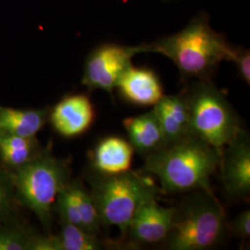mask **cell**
<instances>
[{
  "label": "cell",
  "instance_id": "9a60e30c",
  "mask_svg": "<svg viewBox=\"0 0 250 250\" xmlns=\"http://www.w3.org/2000/svg\"><path fill=\"white\" fill-rule=\"evenodd\" d=\"M48 108H11L0 106V134L36 137L48 121Z\"/></svg>",
  "mask_w": 250,
  "mask_h": 250
},
{
  "label": "cell",
  "instance_id": "4fadbf2b",
  "mask_svg": "<svg viewBox=\"0 0 250 250\" xmlns=\"http://www.w3.org/2000/svg\"><path fill=\"white\" fill-rule=\"evenodd\" d=\"M161 124L165 146L177 143L191 134L189 112L184 92L163 96L154 106Z\"/></svg>",
  "mask_w": 250,
  "mask_h": 250
},
{
  "label": "cell",
  "instance_id": "7a4b0ae2",
  "mask_svg": "<svg viewBox=\"0 0 250 250\" xmlns=\"http://www.w3.org/2000/svg\"><path fill=\"white\" fill-rule=\"evenodd\" d=\"M146 45L147 52L164 55L185 80H208L223 61L232 60L234 48L206 21L197 20L172 36Z\"/></svg>",
  "mask_w": 250,
  "mask_h": 250
},
{
  "label": "cell",
  "instance_id": "ba28073f",
  "mask_svg": "<svg viewBox=\"0 0 250 250\" xmlns=\"http://www.w3.org/2000/svg\"><path fill=\"white\" fill-rule=\"evenodd\" d=\"M219 168L227 198L232 202L249 200L250 137L245 129H242L222 149Z\"/></svg>",
  "mask_w": 250,
  "mask_h": 250
},
{
  "label": "cell",
  "instance_id": "ffe728a7",
  "mask_svg": "<svg viewBox=\"0 0 250 250\" xmlns=\"http://www.w3.org/2000/svg\"><path fill=\"white\" fill-rule=\"evenodd\" d=\"M17 199L11 174L7 168L0 165V224L14 220Z\"/></svg>",
  "mask_w": 250,
  "mask_h": 250
},
{
  "label": "cell",
  "instance_id": "8fae6325",
  "mask_svg": "<svg viewBox=\"0 0 250 250\" xmlns=\"http://www.w3.org/2000/svg\"><path fill=\"white\" fill-rule=\"evenodd\" d=\"M116 88L127 102L139 107H154L164 96L156 73L131 65L118 81Z\"/></svg>",
  "mask_w": 250,
  "mask_h": 250
},
{
  "label": "cell",
  "instance_id": "7c38bea8",
  "mask_svg": "<svg viewBox=\"0 0 250 250\" xmlns=\"http://www.w3.org/2000/svg\"><path fill=\"white\" fill-rule=\"evenodd\" d=\"M134 147L125 138L110 135L96 145L91 155V165L96 173L116 175L131 170Z\"/></svg>",
  "mask_w": 250,
  "mask_h": 250
},
{
  "label": "cell",
  "instance_id": "7402d4cb",
  "mask_svg": "<svg viewBox=\"0 0 250 250\" xmlns=\"http://www.w3.org/2000/svg\"><path fill=\"white\" fill-rule=\"evenodd\" d=\"M231 62L235 64L238 74L242 80L248 85L250 83V50L234 48Z\"/></svg>",
  "mask_w": 250,
  "mask_h": 250
},
{
  "label": "cell",
  "instance_id": "ac0fdd59",
  "mask_svg": "<svg viewBox=\"0 0 250 250\" xmlns=\"http://www.w3.org/2000/svg\"><path fill=\"white\" fill-rule=\"evenodd\" d=\"M71 184L80 217L82 230L99 235L103 224L91 194L78 181L72 180Z\"/></svg>",
  "mask_w": 250,
  "mask_h": 250
},
{
  "label": "cell",
  "instance_id": "9c48e42d",
  "mask_svg": "<svg viewBox=\"0 0 250 250\" xmlns=\"http://www.w3.org/2000/svg\"><path fill=\"white\" fill-rule=\"evenodd\" d=\"M173 208L160 205L157 199L141 206L130 222L125 237L131 247L163 244L169 236Z\"/></svg>",
  "mask_w": 250,
  "mask_h": 250
},
{
  "label": "cell",
  "instance_id": "e0dca14e",
  "mask_svg": "<svg viewBox=\"0 0 250 250\" xmlns=\"http://www.w3.org/2000/svg\"><path fill=\"white\" fill-rule=\"evenodd\" d=\"M62 250H120L127 247L110 240H104L97 234L84 232L79 227L62 221L61 232L57 234Z\"/></svg>",
  "mask_w": 250,
  "mask_h": 250
},
{
  "label": "cell",
  "instance_id": "5b68a950",
  "mask_svg": "<svg viewBox=\"0 0 250 250\" xmlns=\"http://www.w3.org/2000/svg\"><path fill=\"white\" fill-rule=\"evenodd\" d=\"M9 171L17 203L34 212L48 231L56 199L71 180L68 163L44 149L33 161Z\"/></svg>",
  "mask_w": 250,
  "mask_h": 250
},
{
  "label": "cell",
  "instance_id": "5bb4252c",
  "mask_svg": "<svg viewBox=\"0 0 250 250\" xmlns=\"http://www.w3.org/2000/svg\"><path fill=\"white\" fill-rule=\"evenodd\" d=\"M124 126L134 151L144 158L165 147L161 124L154 107L139 116L125 119Z\"/></svg>",
  "mask_w": 250,
  "mask_h": 250
},
{
  "label": "cell",
  "instance_id": "3957f363",
  "mask_svg": "<svg viewBox=\"0 0 250 250\" xmlns=\"http://www.w3.org/2000/svg\"><path fill=\"white\" fill-rule=\"evenodd\" d=\"M188 194L173 207L164 247L170 250H207L220 246L229 232L223 206L212 191L197 190Z\"/></svg>",
  "mask_w": 250,
  "mask_h": 250
},
{
  "label": "cell",
  "instance_id": "6da1fadb",
  "mask_svg": "<svg viewBox=\"0 0 250 250\" xmlns=\"http://www.w3.org/2000/svg\"><path fill=\"white\" fill-rule=\"evenodd\" d=\"M221 152L194 134L145 158L140 171L156 175L162 194L212 191L210 179L219 168Z\"/></svg>",
  "mask_w": 250,
  "mask_h": 250
},
{
  "label": "cell",
  "instance_id": "52a82bcc",
  "mask_svg": "<svg viewBox=\"0 0 250 250\" xmlns=\"http://www.w3.org/2000/svg\"><path fill=\"white\" fill-rule=\"evenodd\" d=\"M147 52L146 45L105 44L90 53L83 69L82 83L88 89L111 93L123 73L132 65L136 54Z\"/></svg>",
  "mask_w": 250,
  "mask_h": 250
},
{
  "label": "cell",
  "instance_id": "277c9868",
  "mask_svg": "<svg viewBox=\"0 0 250 250\" xmlns=\"http://www.w3.org/2000/svg\"><path fill=\"white\" fill-rule=\"evenodd\" d=\"M91 187L90 194L103 226H116L124 237L137 209L161 194V188L140 170L116 175L96 173Z\"/></svg>",
  "mask_w": 250,
  "mask_h": 250
},
{
  "label": "cell",
  "instance_id": "2e32d148",
  "mask_svg": "<svg viewBox=\"0 0 250 250\" xmlns=\"http://www.w3.org/2000/svg\"><path fill=\"white\" fill-rule=\"evenodd\" d=\"M45 148L36 137L0 134V161L9 170H15L38 157Z\"/></svg>",
  "mask_w": 250,
  "mask_h": 250
},
{
  "label": "cell",
  "instance_id": "30bf717a",
  "mask_svg": "<svg viewBox=\"0 0 250 250\" xmlns=\"http://www.w3.org/2000/svg\"><path fill=\"white\" fill-rule=\"evenodd\" d=\"M95 108L83 94L68 96L49 110L48 121L54 130L63 137L72 138L84 134L93 125Z\"/></svg>",
  "mask_w": 250,
  "mask_h": 250
},
{
  "label": "cell",
  "instance_id": "8992f818",
  "mask_svg": "<svg viewBox=\"0 0 250 250\" xmlns=\"http://www.w3.org/2000/svg\"><path fill=\"white\" fill-rule=\"evenodd\" d=\"M183 92L191 134L222 151L243 129L240 117L232 104L208 80H198Z\"/></svg>",
  "mask_w": 250,
  "mask_h": 250
},
{
  "label": "cell",
  "instance_id": "44dd1931",
  "mask_svg": "<svg viewBox=\"0 0 250 250\" xmlns=\"http://www.w3.org/2000/svg\"><path fill=\"white\" fill-rule=\"evenodd\" d=\"M229 232L232 234L240 238L242 240L249 241L250 238V210H245L240 214L237 215L232 224H228Z\"/></svg>",
  "mask_w": 250,
  "mask_h": 250
},
{
  "label": "cell",
  "instance_id": "d6986e66",
  "mask_svg": "<svg viewBox=\"0 0 250 250\" xmlns=\"http://www.w3.org/2000/svg\"><path fill=\"white\" fill-rule=\"evenodd\" d=\"M33 232L15 220L0 224V250H29Z\"/></svg>",
  "mask_w": 250,
  "mask_h": 250
}]
</instances>
